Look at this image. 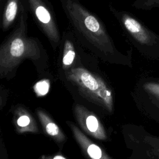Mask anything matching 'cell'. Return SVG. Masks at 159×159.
<instances>
[{"label": "cell", "mask_w": 159, "mask_h": 159, "mask_svg": "<svg viewBox=\"0 0 159 159\" xmlns=\"http://www.w3.org/2000/svg\"><path fill=\"white\" fill-rule=\"evenodd\" d=\"M1 104H2V99H1V96H0V107H1Z\"/></svg>", "instance_id": "obj_17"}, {"label": "cell", "mask_w": 159, "mask_h": 159, "mask_svg": "<svg viewBox=\"0 0 159 159\" xmlns=\"http://www.w3.org/2000/svg\"><path fill=\"white\" fill-rule=\"evenodd\" d=\"M109 9L118 22L128 41L140 52L149 55L159 54V35L131 12L118 9L112 4Z\"/></svg>", "instance_id": "obj_3"}, {"label": "cell", "mask_w": 159, "mask_h": 159, "mask_svg": "<svg viewBox=\"0 0 159 159\" xmlns=\"http://www.w3.org/2000/svg\"><path fill=\"white\" fill-rule=\"evenodd\" d=\"M43 159H67V158H65V157H63V156H61V155H55L53 157H43Z\"/></svg>", "instance_id": "obj_15"}, {"label": "cell", "mask_w": 159, "mask_h": 159, "mask_svg": "<svg viewBox=\"0 0 159 159\" xmlns=\"http://www.w3.org/2000/svg\"><path fill=\"white\" fill-rule=\"evenodd\" d=\"M27 10L52 48L59 47L61 35L53 5L48 0H24Z\"/></svg>", "instance_id": "obj_5"}, {"label": "cell", "mask_w": 159, "mask_h": 159, "mask_svg": "<svg viewBox=\"0 0 159 159\" xmlns=\"http://www.w3.org/2000/svg\"><path fill=\"white\" fill-rule=\"evenodd\" d=\"M81 47L70 27L63 32L59 48L61 66L65 71L75 64L80 57L79 52Z\"/></svg>", "instance_id": "obj_6"}, {"label": "cell", "mask_w": 159, "mask_h": 159, "mask_svg": "<svg viewBox=\"0 0 159 159\" xmlns=\"http://www.w3.org/2000/svg\"><path fill=\"white\" fill-rule=\"evenodd\" d=\"M65 74L66 79L74 84L84 96L104 106L109 111H112L113 99L111 91L99 76L75 64L65 71Z\"/></svg>", "instance_id": "obj_4"}, {"label": "cell", "mask_w": 159, "mask_h": 159, "mask_svg": "<svg viewBox=\"0 0 159 159\" xmlns=\"http://www.w3.org/2000/svg\"><path fill=\"white\" fill-rule=\"evenodd\" d=\"M132 7L136 9L150 11L154 8H159V0H135Z\"/></svg>", "instance_id": "obj_12"}, {"label": "cell", "mask_w": 159, "mask_h": 159, "mask_svg": "<svg viewBox=\"0 0 159 159\" xmlns=\"http://www.w3.org/2000/svg\"><path fill=\"white\" fill-rule=\"evenodd\" d=\"M6 1V0H0V16H1L2 9H3V7L5 4Z\"/></svg>", "instance_id": "obj_16"}, {"label": "cell", "mask_w": 159, "mask_h": 159, "mask_svg": "<svg viewBox=\"0 0 159 159\" xmlns=\"http://www.w3.org/2000/svg\"><path fill=\"white\" fill-rule=\"evenodd\" d=\"M74 114L81 127L86 133L99 140H105V130L97 117L91 111L79 104L74 107Z\"/></svg>", "instance_id": "obj_7"}, {"label": "cell", "mask_w": 159, "mask_h": 159, "mask_svg": "<svg viewBox=\"0 0 159 159\" xmlns=\"http://www.w3.org/2000/svg\"><path fill=\"white\" fill-rule=\"evenodd\" d=\"M14 122L18 133L39 132L35 120L24 108L18 107L14 111Z\"/></svg>", "instance_id": "obj_10"}, {"label": "cell", "mask_w": 159, "mask_h": 159, "mask_svg": "<svg viewBox=\"0 0 159 159\" xmlns=\"http://www.w3.org/2000/svg\"><path fill=\"white\" fill-rule=\"evenodd\" d=\"M74 137L91 159H112L98 145L91 141L75 124L68 122Z\"/></svg>", "instance_id": "obj_9"}, {"label": "cell", "mask_w": 159, "mask_h": 159, "mask_svg": "<svg viewBox=\"0 0 159 159\" xmlns=\"http://www.w3.org/2000/svg\"><path fill=\"white\" fill-rule=\"evenodd\" d=\"M144 88L150 93L159 97V84L149 83L145 84Z\"/></svg>", "instance_id": "obj_14"}, {"label": "cell", "mask_w": 159, "mask_h": 159, "mask_svg": "<svg viewBox=\"0 0 159 159\" xmlns=\"http://www.w3.org/2000/svg\"><path fill=\"white\" fill-rule=\"evenodd\" d=\"M49 81L47 80H42L35 84L34 90L39 96L45 95L49 89Z\"/></svg>", "instance_id": "obj_13"}, {"label": "cell", "mask_w": 159, "mask_h": 159, "mask_svg": "<svg viewBox=\"0 0 159 159\" xmlns=\"http://www.w3.org/2000/svg\"><path fill=\"white\" fill-rule=\"evenodd\" d=\"M28 15L25 3L16 25L0 43V77L12 75L26 60L38 68L47 66L48 55L44 46L37 37L28 35Z\"/></svg>", "instance_id": "obj_2"}, {"label": "cell", "mask_w": 159, "mask_h": 159, "mask_svg": "<svg viewBox=\"0 0 159 159\" xmlns=\"http://www.w3.org/2000/svg\"><path fill=\"white\" fill-rule=\"evenodd\" d=\"M37 114L44 130L49 136L58 142H62L65 140L63 131L47 113L43 111L37 110Z\"/></svg>", "instance_id": "obj_11"}, {"label": "cell", "mask_w": 159, "mask_h": 159, "mask_svg": "<svg viewBox=\"0 0 159 159\" xmlns=\"http://www.w3.org/2000/svg\"><path fill=\"white\" fill-rule=\"evenodd\" d=\"M24 5V0H6L0 16V31L5 32L15 27Z\"/></svg>", "instance_id": "obj_8"}, {"label": "cell", "mask_w": 159, "mask_h": 159, "mask_svg": "<svg viewBox=\"0 0 159 159\" xmlns=\"http://www.w3.org/2000/svg\"><path fill=\"white\" fill-rule=\"evenodd\" d=\"M70 27L80 44L103 58L126 57L116 48L107 29L81 0H59Z\"/></svg>", "instance_id": "obj_1"}]
</instances>
